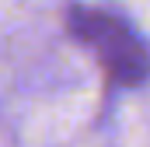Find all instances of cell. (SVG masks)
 I'll use <instances>...</instances> for the list:
<instances>
[{
	"label": "cell",
	"mask_w": 150,
	"mask_h": 147,
	"mask_svg": "<svg viewBox=\"0 0 150 147\" xmlns=\"http://www.w3.org/2000/svg\"><path fill=\"white\" fill-rule=\"evenodd\" d=\"M70 28L80 42H87L98 56V63L115 84L133 88L150 74V53L140 42V35L115 14L94 11V7H74L70 11Z\"/></svg>",
	"instance_id": "1"
}]
</instances>
